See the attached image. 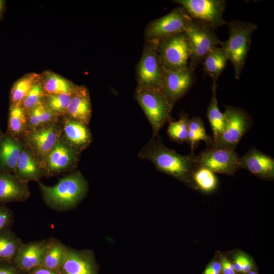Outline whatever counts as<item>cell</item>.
Here are the masks:
<instances>
[{
	"instance_id": "8fae6325",
	"label": "cell",
	"mask_w": 274,
	"mask_h": 274,
	"mask_svg": "<svg viewBox=\"0 0 274 274\" xmlns=\"http://www.w3.org/2000/svg\"><path fill=\"white\" fill-rule=\"evenodd\" d=\"M61 135V124L56 122L39 128L28 130L23 136V142L42 164Z\"/></svg>"
},
{
	"instance_id": "d590c367",
	"label": "cell",
	"mask_w": 274,
	"mask_h": 274,
	"mask_svg": "<svg viewBox=\"0 0 274 274\" xmlns=\"http://www.w3.org/2000/svg\"><path fill=\"white\" fill-rule=\"evenodd\" d=\"M13 221L12 210L5 204H0V232L12 230Z\"/></svg>"
},
{
	"instance_id": "ab89813d",
	"label": "cell",
	"mask_w": 274,
	"mask_h": 274,
	"mask_svg": "<svg viewBox=\"0 0 274 274\" xmlns=\"http://www.w3.org/2000/svg\"><path fill=\"white\" fill-rule=\"evenodd\" d=\"M246 257L244 255H239L237 256L233 264L234 270L237 271H241V268L245 262Z\"/></svg>"
},
{
	"instance_id": "6da1fadb",
	"label": "cell",
	"mask_w": 274,
	"mask_h": 274,
	"mask_svg": "<svg viewBox=\"0 0 274 274\" xmlns=\"http://www.w3.org/2000/svg\"><path fill=\"white\" fill-rule=\"evenodd\" d=\"M196 155L193 151L183 155L166 147L159 135L152 138L138 153L141 159L152 162L157 169L186 182L193 181Z\"/></svg>"
},
{
	"instance_id": "7c38bea8",
	"label": "cell",
	"mask_w": 274,
	"mask_h": 274,
	"mask_svg": "<svg viewBox=\"0 0 274 274\" xmlns=\"http://www.w3.org/2000/svg\"><path fill=\"white\" fill-rule=\"evenodd\" d=\"M196 164L214 173L231 175L241 169L239 157L235 150L208 147L196 155Z\"/></svg>"
},
{
	"instance_id": "cb8c5ba5",
	"label": "cell",
	"mask_w": 274,
	"mask_h": 274,
	"mask_svg": "<svg viewBox=\"0 0 274 274\" xmlns=\"http://www.w3.org/2000/svg\"><path fill=\"white\" fill-rule=\"evenodd\" d=\"M42 82L46 94H72L78 86L61 76L50 71L44 73Z\"/></svg>"
},
{
	"instance_id": "4316f807",
	"label": "cell",
	"mask_w": 274,
	"mask_h": 274,
	"mask_svg": "<svg viewBox=\"0 0 274 274\" xmlns=\"http://www.w3.org/2000/svg\"><path fill=\"white\" fill-rule=\"evenodd\" d=\"M28 130L27 115L21 106L9 107L8 128L6 134L20 139Z\"/></svg>"
},
{
	"instance_id": "8992f818",
	"label": "cell",
	"mask_w": 274,
	"mask_h": 274,
	"mask_svg": "<svg viewBox=\"0 0 274 274\" xmlns=\"http://www.w3.org/2000/svg\"><path fill=\"white\" fill-rule=\"evenodd\" d=\"M157 46L164 70L177 71L188 67L191 47L186 32L165 38Z\"/></svg>"
},
{
	"instance_id": "277c9868",
	"label": "cell",
	"mask_w": 274,
	"mask_h": 274,
	"mask_svg": "<svg viewBox=\"0 0 274 274\" xmlns=\"http://www.w3.org/2000/svg\"><path fill=\"white\" fill-rule=\"evenodd\" d=\"M134 98L146 115L152 128V138L169 120L173 108L160 89L136 86Z\"/></svg>"
},
{
	"instance_id": "1f68e13d",
	"label": "cell",
	"mask_w": 274,
	"mask_h": 274,
	"mask_svg": "<svg viewBox=\"0 0 274 274\" xmlns=\"http://www.w3.org/2000/svg\"><path fill=\"white\" fill-rule=\"evenodd\" d=\"M192 179L196 186L205 192L213 190L217 184V179L214 172L197 164L193 171Z\"/></svg>"
},
{
	"instance_id": "ba28073f",
	"label": "cell",
	"mask_w": 274,
	"mask_h": 274,
	"mask_svg": "<svg viewBox=\"0 0 274 274\" xmlns=\"http://www.w3.org/2000/svg\"><path fill=\"white\" fill-rule=\"evenodd\" d=\"M225 128L221 135L212 141L211 147L235 150L242 138L248 131L252 119L244 110L226 106Z\"/></svg>"
},
{
	"instance_id": "f35d334b",
	"label": "cell",
	"mask_w": 274,
	"mask_h": 274,
	"mask_svg": "<svg viewBox=\"0 0 274 274\" xmlns=\"http://www.w3.org/2000/svg\"><path fill=\"white\" fill-rule=\"evenodd\" d=\"M221 269L224 274H235L233 264L226 259L222 260Z\"/></svg>"
},
{
	"instance_id": "ffe728a7",
	"label": "cell",
	"mask_w": 274,
	"mask_h": 274,
	"mask_svg": "<svg viewBox=\"0 0 274 274\" xmlns=\"http://www.w3.org/2000/svg\"><path fill=\"white\" fill-rule=\"evenodd\" d=\"M14 175L20 181L26 183L31 181L38 182L45 176L41 163L25 144Z\"/></svg>"
},
{
	"instance_id": "60d3db41",
	"label": "cell",
	"mask_w": 274,
	"mask_h": 274,
	"mask_svg": "<svg viewBox=\"0 0 274 274\" xmlns=\"http://www.w3.org/2000/svg\"><path fill=\"white\" fill-rule=\"evenodd\" d=\"M221 270V264L218 262H214L206 268L204 274H209L214 272H220Z\"/></svg>"
},
{
	"instance_id": "ee69618b",
	"label": "cell",
	"mask_w": 274,
	"mask_h": 274,
	"mask_svg": "<svg viewBox=\"0 0 274 274\" xmlns=\"http://www.w3.org/2000/svg\"><path fill=\"white\" fill-rule=\"evenodd\" d=\"M4 133H3L2 132V131L1 130V129H0V141H1V139L2 138V137H3V135H4Z\"/></svg>"
},
{
	"instance_id": "52a82bcc",
	"label": "cell",
	"mask_w": 274,
	"mask_h": 274,
	"mask_svg": "<svg viewBox=\"0 0 274 274\" xmlns=\"http://www.w3.org/2000/svg\"><path fill=\"white\" fill-rule=\"evenodd\" d=\"M186 32L191 47L188 68L194 72L211 49L220 46L222 42L215 29L199 21L193 20Z\"/></svg>"
},
{
	"instance_id": "484cf974",
	"label": "cell",
	"mask_w": 274,
	"mask_h": 274,
	"mask_svg": "<svg viewBox=\"0 0 274 274\" xmlns=\"http://www.w3.org/2000/svg\"><path fill=\"white\" fill-rule=\"evenodd\" d=\"M212 97L208 107L207 115L213 131V141L216 140L223 131L226 125V118L218 108L217 98V82H213Z\"/></svg>"
},
{
	"instance_id": "d6a6232c",
	"label": "cell",
	"mask_w": 274,
	"mask_h": 274,
	"mask_svg": "<svg viewBox=\"0 0 274 274\" xmlns=\"http://www.w3.org/2000/svg\"><path fill=\"white\" fill-rule=\"evenodd\" d=\"M74 92L72 94H46L43 103L59 117H64Z\"/></svg>"
},
{
	"instance_id": "5bb4252c",
	"label": "cell",
	"mask_w": 274,
	"mask_h": 274,
	"mask_svg": "<svg viewBox=\"0 0 274 274\" xmlns=\"http://www.w3.org/2000/svg\"><path fill=\"white\" fill-rule=\"evenodd\" d=\"M194 82V72L188 67L177 71L164 70L160 90L174 107L187 93Z\"/></svg>"
},
{
	"instance_id": "f546056e",
	"label": "cell",
	"mask_w": 274,
	"mask_h": 274,
	"mask_svg": "<svg viewBox=\"0 0 274 274\" xmlns=\"http://www.w3.org/2000/svg\"><path fill=\"white\" fill-rule=\"evenodd\" d=\"M29 130L39 128L58 122L59 117L43 102L26 113Z\"/></svg>"
},
{
	"instance_id": "e0dca14e",
	"label": "cell",
	"mask_w": 274,
	"mask_h": 274,
	"mask_svg": "<svg viewBox=\"0 0 274 274\" xmlns=\"http://www.w3.org/2000/svg\"><path fill=\"white\" fill-rule=\"evenodd\" d=\"M60 124L61 138L73 148L81 152L91 143L92 135L88 125L66 117Z\"/></svg>"
},
{
	"instance_id": "5b68a950",
	"label": "cell",
	"mask_w": 274,
	"mask_h": 274,
	"mask_svg": "<svg viewBox=\"0 0 274 274\" xmlns=\"http://www.w3.org/2000/svg\"><path fill=\"white\" fill-rule=\"evenodd\" d=\"M193 20L182 7H176L148 24L144 32L145 41L157 44L165 38L186 32Z\"/></svg>"
},
{
	"instance_id": "d4e9b609",
	"label": "cell",
	"mask_w": 274,
	"mask_h": 274,
	"mask_svg": "<svg viewBox=\"0 0 274 274\" xmlns=\"http://www.w3.org/2000/svg\"><path fill=\"white\" fill-rule=\"evenodd\" d=\"M228 60L224 50L221 46L215 47L208 53L202 62L203 71L211 78L213 82H217Z\"/></svg>"
},
{
	"instance_id": "74e56055",
	"label": "cell",
	"mask_w": 274,
	"mask_h": 274,
	"mask_svg": "<svg viewBox=\"0 0 274 274\" xmlns=\"http://www.w3.org/2000/svg\"><path fill=\"white\" fill-rule=\"evenodd\" d=\"M27 274H61L56 271L39 266L27 272Z\"/></svg>"
},
{
	"instance_id": "83f0119b",
	"label": "cell",
	"mask_w": 274,
	"mask_h": 274,
	"mask_svg": "<svg viewBox=\"0 0 274 274\" xmlns=\"http://www.w3.org/2000/svg\"><path fill=\"white\" fill-rule=\"evenodd\" d=\"M41 77L40 75L31 73L25 75L15 81L10 91V105L21 106L32 87Z\"/></svg>"
},
{
	"instance_id": "2e32d148",
	"label": "cell",
	"mask_w": 274,
	"mask_h": 274,
	"mask_svg": "<svg viewBox=\"0 0 274 274\" xmlns=\"http://www.w3.org/2000/svg\"><path fill=\"white\" fill-rule=\"evenodd\" d=\"M239 166L263 178L272 179L274 176L273 158L254 147L239 157Z\"/></svg>"
},
{
	"instance_id": "7a4b0ae2",
	"label": "cell",
	"mask_w": 274,
	"mask_h": 274,
	"mask_svg": "<svg viewBox=\"0 0 274 274\" xmlns=\"http://www.w3.org/2000/svg\"><path fill=\"white\" fill-rule=\"evenodd\" d=\"M43 199L51 209L64 211L76 206L86 194L88 184L80 171L62 178L54 186L38 182Z\"/></svg>"
},
{
	"instance_id": "9a60e30c",
	"label": "cell",
	"mask_w": 274,
	"mask_h": 274,
	"mask_svg": "<svg viewBox=\"0 0 274 274\" xmlns=\"http://www.w3.org/2000/svg\"><path fill=\"white\" fill-rule=\"evenodd\" d=\"M60 272L61 274H98L97 265L91 253L67 246Z\"/></svg>"
},
{
	"instance_id": "bcb514c9",
	"label": "cell",
	"mask_w": 274,
	"mask_h": 274,
	"mask_svg": "<svg viewBox=\"0 0 274 274\" xmlns=\"http://www.w3.org/2000/svg\"><path fill=\"white\" fill-rule=\"evenodd\" d=\"M219 272H212L209 274H219Z\"/></svg>"
},
{
	"instance_id": "f1b7e54d",
	"label": "cell",
	"mask_w": 274,
	"mask_h": 274,
	"mask_svg": "<svg viewBox=\"0 0 274 274\" xmlns=\"http://www.w3.org/2000/svg\"><path fill=\"white\" fill-rule=\"evenodd\" d=\"M23 244L12 230L0 232V262H13Z\"/></svg>"
},
{
	"instance_id": "ac0fdd59",
	"label": "cell",
	"mask_w": 274,
	"mask_h": 274,
	"mask_svg": "<svg viewBox=\"0 0 274 274\" xmlns=\"http://www.w3.org/2000/svg\"><path fill=\"white\" fill-rule=\"evenodd\" d=\"M30 195L27 183L21 182L14 174L0 173V204L23 202Z\"/></svg>"
},
{
	"instance_id": "e575fe53",
	"label": "cell",
	"mask_w": 274,
	"mask_h": 274,
	"mask_svg": "<svg viewBox=\"0 0 274 274\" xmlns=\"http://www.w3.org/2000/svg\"><path fill=\"white\" fill-rule=\"evenodd\" d=\"M46 94L41 79L32 87L21 103V106L27 113L30 110L43 102Z\"/></svg>"
},
{
	"instance_id": "f6af8a7d",
	"label": "cell",
	"mask_w": 274,
	"mask_h": 274,
	"mask_svg": "<svg viewBox=\"0 0 274 274\" xmlns=\"http://www.w3.org/2000/svg\"><path fill=\"white\" fill-rule=\"evenodd\" d=\"M248 274H257V273L253 271H250L248 273Z\"/></svg>"
},
{
	"instance_id": "3957f363",
	"label": "cell",
	"mask_w": 274,
	"mask_h": 274,
	"mask_svg": "<svg viewBox=\"0 0 274 274\" xmlns=\"http://www.w3.org/2000/svg\"><path fill=\"white\" fill-rule=\"evenodd\" d=\"M229 28L228 39L222 42L221 47L224 50L233 65L234 77L240 78L244 67L251 43V37L257 28L254 23L241 20L226 22Z\"/></svg>"
},
{
	"instance_id": "4dcf8cb0",
	"label": "cell",
	"mask_w": 274,
	"mask_h": 274,
	"mask_svg": "<svg viewBox=\"0 0 274 274\" xmlns=\"http://www.w3.org/2000/svg\"><path fill=\"white\" fill-rule=\"evenodd\" d=\"M201 141H203L208 147L212 145L213 140L207 134L202 120L200 117L194 116L189 120L186 142L190 146L191 151L194 152Z\"/></svg>"
},
{
	"instance_id": "44dd1931",
	"label": "cell",
	"mask_w": 274,
	"mask_h": 274,
	"mask_svg": "<svg viewBox=\"0 0 274 274\" xmlns=\"http://www.w3.org/2000/svg\"><path fill=\"white\" fill-rule=\"evenodd\" d=\"M24 146L20 139L4 134L0 141L1 173H14Z\"/></svg>"
},
{
	"instance_id": "b9f144b4",
	"label": "cell",
	"mask_w": 274,
	"mask_h": 274,
	"mask_svg": "<svg viewBox=\"0 0 274 274\" xmlns=\"http://www.w3.org/2000/svg\"><path fill=\"white\" fill-rule=\"evenodd\" d=\"M251 268V264L250 260L246 257L245 262L241 268V271L243 272H248Z\"/></svg>"
},
{
	"instance_id": "4fadbf2b",
	"label": "cell",
	"mask_w": 274,
	"mask_h": 274,
	"mask_svg": "<svg viewBox=\"0 0 274 274\" xmlns=\"http://www.w3.org/2000/svg\"><path fill=\"white\" fill-rule=\"evenodd\" d=\"M80 151L60 138L42 162L45 176H53L74 168L78 164Z\"/></svg>"
},
{
	"instance_id": "9c48e42d",
	"label": "cell",
	"mask_w": 274,
	"mask_h": 274,
	"mask_svg": "<svg viewBox=\"0 0 274 274\" xmlns=\"http://www.w3.org/2000/svg\"><path fill=\"white\" fill-rule=\"evenodd\" d=\"M163 72L157 44L146 42L136 67L137 86L160 89Z\"/></svg>"
},
{
	"instance_id": "7402d4cb",
	"label": "cell",
	"mask_w": 274,
	"mask_h": 274,
	"mask_svg": "<svg viewBox=\"0 0 274 274\" xmlns=\"http://www.w3.org/2000/svg\"><path fill=\"white\" fill-rule=\"evenodd\" d=\"M92 114V106L88 89L78 86L70 102L64 117L88 125Z\"/></svg>"
},
{
	"instance_id": "836d02e7",
	"label": "cell",
	"mask_w": 274,
	"mask_h": 274,
	"mask_svg": "<svg viewBox=\"0 0 274 274\" xmlns=\"http://www.w3.org/2000/svg\"><path fill=\"white\" fill-rule=\"evenodd\" d=\"M190 119L187 114L182 113L176 121H170L167 128L169 138L176 142H187Z\"/></svg>"
},
{
	"instance_id": "603a6c76",
	"label": "cell",
	"mask_w": 274,
	"mask_h": 274,
	"mask_svg": "<svg viewBox=\"0 0 274 274\" xmlns=\"http://www.w3.org/2000/svg\"><path fill=\"white\" fill-rule=\"evenodd\" d=\"M46 245L41 266L60 273L66 246L59 240L47 238Z\"/></svg>"
},
{
	"instance_id": "30bf717a",
	"label": "cell",
	"mask_w": 274,
	"mask_h": 274,
	"mask_svg": "<svg viewBox=\"0 0 274 274\" xmlns=\"http://www.w3.org/2000/svg\"><path fill=\"white\" fill-rule=\"evenodd\" d=\"M193 19L208 24L214 29L225 24L223 18L227 3L224 0H176Z\"/></svg>"
},
{
	"instance_id": "d6986e66",
	"label": "cell",
	"mask_w": 274,
	"mask_h": 274,
	"mask_svg": "<svg viewBox=\"0 0 274 274\" xmlns=\"http://www.w3.org/2000/svg\"><path fill=\"white\" fill-rule=\"evenodd\" d=\"M46 242L45 239L23 243L13 263L17 268L25 272L41 266Z\"/></svg>"
},
{
	"instance_id": "8d00e7d4",
	"label": "cell",
	"mask_w": 274,
	"mask_h": 274,
	"mask_svg": "<svg viewBox=\"0 0 274 274\" xmlns=\"http://www.w3.org/2000/svg\"><path fill=\"white\" fill-rule=\"evenodd\" d=\"M0 274H27L17 268L13 262H0Z\"/></svg>"
},
{
	"instance_id": "7bdbcfd3",
	"label": "cell",
	"mask_w": 274,
	"mask_h": 274,
	"mask_svg": "<svg viewBox=\"0 0 274 274\" xmlns=\"http://www.w3.org/2000/svg\"><path fill=\"white\" fill-rule=\"evenodd\" d=\"M5 1L3 0H0V20H1L5 11Z\"/></svg>"
}]
</instances>
